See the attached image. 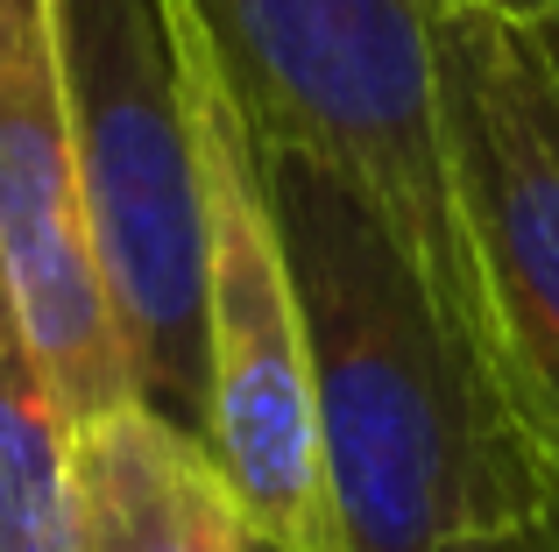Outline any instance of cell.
<instances>
[{
	"label": "cell",
	"mask_w": 559,
	"mask_h": 552,
	"mask_svg": "<svg viewBox=\"0 0 559 552\" xmlns=\"http://www.w3.org/2000/svg\"><path fill=\"white\" fill-rule=\"evenodd\" d=\"M64 552H262L219 468L185 425L150 404L71 432V531Z\"/></svg>",
	"instance_id": "obj_7"
},
{
	"label": "cell",
	"mask_w": 559,
	"mask_h": 552,
	"mask_svg": "<svg viewBox=\"0 0 559 552\" xmlns=\"http://www.w3.org/2000/svg\"><path fill=\"white\" fill-rule=\"evenodd\" d=\"M191 14L248 135L341 170L467 326L439 135V0H191Z\"/></svg>",
	"instance_id": "obj_4"
},
{
	"label": "cell",
	"mask_w": 559,
	"mask_h": 552,
	"mask_svg": "<svg viewBox=\"0 0 559 552\" xmlns=\"http://www.w3.org/2000/svg\"><path fill=\"white\" fill-rule=\"evenodd\" d=\"M71 418L0 298V552H64Z\"/></svg>",
	"instance_id": "obj_8"
},
{
	"label": "cell",
	"mask_w": 559,
	"mask_h": 552,
	"mask_svg": "<svg viewBox=\"0 0 559 552\" xmlns=\"http://www.w3.org/2000/svg\"><path fill=\"white\" fill-rule=\"evenodd\" d=\"M439 552H552V525H546V511H538V517H524V525L475 531V539H453Z\"/></svg>",
	"instance_id": "obj_9"
},
{
	"label": "cell",
	"mask_w": 559,
	"mask_h": 552,
	"mask_svg": "<svg viewBox=\"0 0 559 552\" xmlns=\"http://www.w3.org/2000/svg\"><path fill=\"white\" fill-rule=\"evenodd\" d=\"M85 241L135 404L199 440L205 178L170 0H57Z\"/></svg>",
	"instance_id": "obj_2"
},
{
	"label": "cell",
	"mask_w": 559,
	"mask_h": 552,
	"mask_svg": "<svg viewBox=\"0 0 559 552\" xmlns=\"http://www.w3.org/2000/svg\"><path fill=\"white\" fill-rule=\"evenodd\" d=\"M170 36H178L185 107L205 178L199 446L262 552H347L326 496V468H319L305 319L270 192H262L255 135L234 107V85L191 0H170Z\"/></svg>",
	"instance_id": "obj_3"
},
{
	"label": "cell",
	"mask_w": 559,
	"mask_h": 552,
	"mask_svg": "<svg viewBox=\"0 0 559 552\" xmlns=\"http://www.w3.org/2000/svg\"><path fill=\"white\" fill-rule=\"evenodd\" d=\"M439 135L467 326L559 496V71L546 28L439 8Z\"/></svg>",
	"instance_id": "obj_5"
},
{
	"label": "cell",
	"mask_w": 559,
	"mask_h": 552,
	"mask_svg": "<svg viewBox=\"0 0 559 552\" xmlns=\"http://www.w3.org/2000/svg\"><path fill=\"white\" fill-rule=\"evenodd\" d=\"M305 319L319 468L347 552H439L552 503L475 333L390 220L298 149L255 142Z\"/></svg>",
	"instance_id": "obj_1"
},
{
	"label": "cell",
	"mask_w": 559,
	"mask_h": 552,
	"mask_svg": "<svg viewBox=\"0 0 559 552\" xmlns=\"http://www.w3.org/2000/svg\"><path fill=\"white\" fill-rule=\"evenodd\" d=\"M546 525H552V552H559V496L546 503Z\"/></svg>",
	"instance_id": "obj_12"
},
{
	"label": "cell",
	"mask_w": 559,
	"mask_h": 552,
	"mask_svg": "<svg viewBox=\"0 0 559 552\" xmlns=\"http://www.w3.org/2000/svg\"><path fill=\"white\" fill-rule=\"evenodd\" d=\"M546 28V57H552V71H559V22H538Z\"/></svg>",
	"instance_id": "obj_11"
},
{
	"label": "cell",
	"mask_w": 559,
	"mask_h": 552,
	"mask_svg": "<svg viewBox=\"0 0 559 552\" xmlns=\"http://www.w3.org/2000/svg\"><path fill=\"white\" fill-rule=\"evenodd\" d=\"M439 8H481V14H510V22H559V0H439Z\"/></svg>",
	"instance_id": "obj_10"
},
{
	"label": "cell",
	"mask_w": 559,
	"mask_h": 552,
	"mask_svg": "<svg viewBox=\"0 0 559 552\" xmlns=\"http://www.w3.org/2000/svg\"><path fill=\"white\" fill-rule=\"evenodd\" d=\"M0 298L36 347L71 432L135 404L85 241L57 0H0Z\"/></svg>",
	"instance_id": "obj_6"
}]
</instances>
